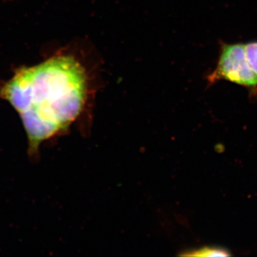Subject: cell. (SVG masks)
<instances>
[{"instance_id":"cell-1","label":"cell","mask_w":257,"mask_h":257,"mask_svg":"<svg viewBox=\"0 0 257 257\" xmlns=\"http://www.w3.org/2000/svg\"><path fill=\"white\" fill-rule=\"evenodd\" d=\"M86 95L85 71L70 56H57L38 65L23 67L9 81L0 83V97L21 117L31 155L77 119Z\"/></svg>"},{"instance_id":"cell-2","label":"cell","mask_w":257,"mask_h":257,"mask_svg":"<svg viewBox=\"0 0 257 257\" xmlns=\"http://www.w3.org/2000/svg\"><path fill=\"white\" fill-rule=\"evenodd\" d=\"M211 82L226 80L257 92V75L250 67L243 44H224L215 70L210 75Z\"/></svg>"},{"instance_id":"cell-3","label":"cell","mask_w":257,"mask_h":257,"mask_svg":"<svg viewBox=\"0 0 257 257\" xmlns=\"http://www.w3.org/2000/svg\"><path fill=\"white\" fill-rule=\"evenodd\" d=\"M182 255L186 256H227L231 254L228 250L224 248L204 246L202 248L187 251Z\"/></svg>"},{"instance_id":"cell-4","label":"cell","mask_w":257,"mask_h":257,"mask_svg":"<svg viewBox=\"0 0 257 257\" xmlns=\"http://www.w3.org/2000/svg\"><path fill=\"white\" fill-rule=\"evenodd\" d=\"M244 47L248 64L257 75V42L246 44Z\"/></svg>"}]
</instances>
